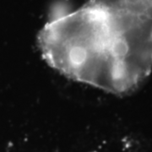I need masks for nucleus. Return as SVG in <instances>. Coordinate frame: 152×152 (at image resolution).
<instances>
[{"mask_svg": "<svg viewBox=\"0 0 152 152\" xmlns=\"http://www.w3.org/2000/svg\"><path fill=\"white\" fill-rule=\"evenodd\" d=\"M37 44L45 61L67 78L129 94L152 71V0H89L56 10Z\"/></svg>", "mask_w": 152, "mask_h": 152, "instance_id": "1", "label": "nucleus"}]
</instances>
